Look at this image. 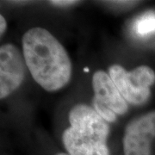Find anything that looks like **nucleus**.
<instances>
[{
    "label": "nucleus",
    "mask_w": 155,
    "mask_h": 155,
    "mask_svg": "<svg viewBox=\"0 0 155 155\" xmlns=\"http://www.w3.org/2000/svg\"><path fill=\"white\" fill-rule=\"evenodd\" d=\"M23 56L34 79L45 90L54 91L71 78L72 65L64 47L41 28H33L22 37Z\"/></svg>",
    "instance_id": "f257e3e1"
},
{
    "label": "nucleus",
    "mask_w": 155,
    "mask_h": 155,
    "mask_svg": "<svg viewBox=\"0 0 155 155\" xmlns=\"http://www.w3.org/2000/svg\"><path fill=\"white\" fill-rule=\"evenodd\" d=\"M71 127L65 130L63 142L70 155H110L106 140L109 126L91 107L78 104L69 115Z\"/></svg>",
    "instance_id": "f03ea898"
},
{
    "label": "nucleus",
    "mask_w": 155,
    "mask_h": 155,
    "mask_svg": "<svg viewBox=\"0 0 155 155\" xmlns=\"http://www.w3.org/2000/svg\"><path fill=\"white\" fill-rule=\"evenodd\" d=\"M110 76L124 99L134 104H141L150 97V86L155 82V72L147 66L127 72L119 65L109 69Z\"/></svg>",
    "instance_id": "7ed1b4c3"
},
{
    "label": "nucleus",
    "mask_w": 155,
    "mask_h": 155,
    "mask_svg": "<svg viewBox=\"0 0 155 155\" xmlns=\"http://www.w3.org/2000/svg\"><path fill=\"white\" fill-rule=\"evenodd\" d=\"M155 137V111L139 116L127 124L123 137L124 155H151Z\"/></svg>",
    "instance_id": "20e7f679"
},
{
    "label": "nucleus",
    "mask_w": 155,
    "mask_h": 155,
    "mask_svg": "<svg viewBox=\"0 0 155 155\" xmlns=\"http://www.w3.org/2000/svg\"><path fill=\"white\" fill-rule=\"evenodd\" d=\"M25 66L20 51L12 44L0 48V97L3 99L15 91L22 84Z\"/></svg>",
    "instance_id": "39448f33"
},
{
    "label": "nucleus",
    "mask_w": 155,
    "mask_h": 155,
    "mask_svg": "<svg viewBox=\"0 0 155 155\" xmlns=\"http://www.w3.org/2000/svg\"><path fill=\"white\" fill-rule=\"evenodd\" d=\"M95 97L101 104L110 109L116 114L122 115L127 110L126 100L120 93L115 83L104 71H97L92 77Z\"/></svg>",
    "instance_id": "423d86ee"
},
{
    "label": "nucleus",
    "mask_w": 155,
    "mask_h": 155,
    "mask_svg": "<svg viewBox=\"0 0 155 155\" xmlns=\"http://www.w3.org/2000/svg\"><path fill=\"white\" fill-rule=\"evenodd\" d=\"M134 31L140 36H147L155 32V12L148 11L134 22Z\"/></svg>",
    "instance_id": "0eeeda50"
},
{
    "label": "nucleus",
    "mask_w": 155,
    "mask_h": 155,
    "mask_svg": "<svg viewBox=\"0 0 155 155\" xmlns=\"http://www.w3.org/2000/svg\"><path fill=\"white\" fill-rule=\"evenodd\" d=\"M93 107L96 112L99 115L104 121L114 122L116 120V113L112 111L110 109L101 104L99 101L94 98L93 99Z\"/></svg>",
    "instance_id": "6e6552de"
},
{
    "label": "nucleus",
    "mask_w": 155,
    "mask_h": 155,
    "mask_svg": "<svg viewBox=\"0 0 155 155\" xmlns=\"http://www.w3.org/2000/svg\"><path fill=\"white\" fill-rule=\"evenodd\" d=\"M78 3V1H62V0H60V1H51V4L54 5L58 6H68V5H74Z\"/></svg>",
    "instance_id": "1a4fd4ad"
},
{
    "label": "nucleus",
    "mask_w": 155,
    "mask_h": 155,
    "mask_svg": "<svg viewBox=\"0 0 155 155\" xmlns=\"http://www.w3.org/2000/svg\"><path fill=\"white\" fill-rule=\"evenodd\" d=\"M6 26H7V24H6V21L5 19V17H3V16H0V33L1 35H3L4 32L5 31L6 29Z\"/></svg>",
    "instance_id": "9d476101"
},
{
    "label": "nucleus",
    "mask_w": 155,
    "mask_h": 155,
    "mask_svg": "<svg viewBox=\"0 0 155 155\" xmlns=\"http://www.w3.org/2000/svg\"><path fill=\"white\" fill-rule=\"evenodd\" d=\"M56 155H70V154H67V153H57Z\"/></svg>",
    "instance_id": "9b49d317"
}]
</instances>
